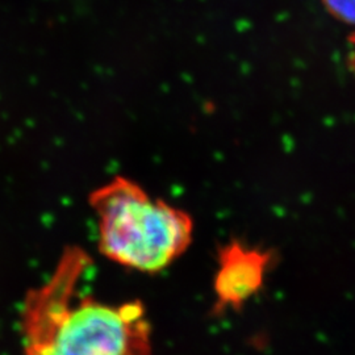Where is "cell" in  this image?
Segmentation results:
<instances>
[{
    "label": "cell",
    "mask_w": 355,
    "mask_h": 355,
    "mask_svg": "<svg viewBox=\"0 0 355 355\" xmlns=\"http://www.w3.org/2000/svg\"><path fill=\"white\" fill-rule=\"evenodd\" d=\"M87 254L69 248L51 279L32 292L24 309L26 355H152L150 327L139 302H76Z\"/></svg>",
    "instance_id": "1"
},
{
    "label": "cell",
    "mask_w": 355,
    "mask_h": 355,
    "mask_svg": "<svg viewBox=\"0 0 355 355\" xmlns=\"http://www.w3.org/2000/svg\"><path fill=\"white\" fill-rule=\"evenodd\" d=\"M98 217L101 253L117 265L141 272H158L184 253L192 242L189 214L124 177H117L89 195Z\"/></svg>",
    "instance_id": "2"
},
{
    "label": "cell",
    "mask_w": 355,
    "mask_h": 355,
    "mask_svg": "<svg viewBox=\"0 0 355 355\" xmlns=\"http://www.w3.org/2000/svg\"><path fill=\"white\" fill-rule=\"evenodd\" d=\"M271 255L240 241L229 242L218 250L215 288L217 308H239L261 290Z\"/></svg>",
    "instance_id": "3"
},
{
    "label": "cell",
    "mask_w": 355,
    "mask_h": 355,
    "mask_svg": "<svg viewBox=\"0 0 355 355\" xmlns=\"http://www.w3.org/2000/svg\"><path fill=\"white\" fill-rule=\"evenodd\" d=\"M324 6L336 19L345 24H355V0H322Z\"/></svg>",
    "instance_id": "4"
},
{
    "label": "cell",
    "mask_w": 355,
    "mask_h": 355,
    "mask_svg": "<svg viewBox=\"0 0 355 355\" xmlns=\"http://www.w3.org/2000/svg\"><path fill=\"white\" fill-rule=\"evenodd\" d=\"M350 46H352V53H350V60H352V67H353V71L355 74V35L352 36L350 38Z\"/></svg>",
    "instance_id": "5"
}]
</instances>
